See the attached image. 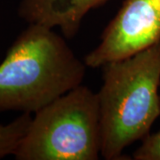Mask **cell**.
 Instances as JSON below:
<instances>
[{"label":"cell","mask_w":160,"mask_h":160,"mask_svg":"<svg viewBox=\"0 0 160 160\" xmlns=\"http://www.w3.org/2000/svg\"><path fill=\"white\" fill-rule=\"evenodd\" d=\"M86 67L52 29L29 24L0 63V111L36 113L82 85Z\"/></svg>","instance_id":"cell-1"},{"label":"cell","mask_w":160,"mask_h":160,"mask_svg":"<svg viewBox=\"0 0 160 160\" xmlns=\"http://www.w3.org/2000/svg\"><path fill=\"white\" fill-rule=\"evenodd\" d=\"M160 42L124 60L103 66L97 92L101 156L124 159L126 147L149 133L160 116Z\"/></svg>","instance_id":"cell-2"},{"label":"cell","mask_w":160,"mask_h":160,"mask_svg":"<svg viewBox=\"0 0 160 160\" xmlns=\"http://www.w3.org/2000/svg\"><path fill=\"white\" fill-rule=\"evenodd\" d=\"M101 155L97 92L75 87L35 113L18 160H96Z\"/></svg>","instance_id":"cell-3"},{"label":"cell","mask_w":160,"mask_h":160,"mask_svg":"<svg viewBox=\"0 0 160 160\" xmlns=\"http://www.w3.org/2000/svg\"><path fill=\"white\" fill-rule=\"evenodd\" d=\"M160 42V0H125L84 62L99 68L124 60Z\"/></svg>","instance_id":"cell-4"},{"label":"cell","mask_w":160,"mask_h":160,"mask_svg":"<svg viewBox=\"0 0 160 160\" xmlns=\"http://www.w3.org/2000/svg\"><path fill=\"white\" fill-rule=\"evenodd\" d=\"M107 0H22L18 13L29 24L59 27L67 38L78 33L82 20Z\"/></svg>","instance_id":"cell-5"},{"label":"cell","mask_w":160,"mask_h":160,"mask_svg":"<svg viewBox=\"0 0 160 160\" xmlns=\"http://www.w3.org/2000/svg\"><path fill=\"white\" fill-rule=\"evenodd\" d=\"M31 120L30 113H22L9 124L0 125V159L14 155L29 130Z\"/></svg>","instance_id":"cell-6"},{"label":"cell","mask_w":160,"mask_h":160,"mask_svg":"<svg viewBox=\"0 0 160 160\" xmlns=\"http://www.w3.org/2000/svg\"><path fill=\"white\" fill-rule=\"evenodd\" d=\"M132 158L135 160H160V131L143 138Z\"/></svg>","instance_id":"cell-7"}]
</instances>
